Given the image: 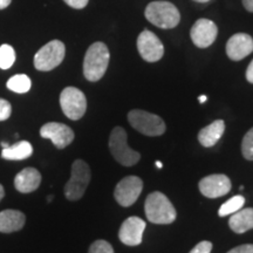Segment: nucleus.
Segmentation results:
<instances>
[{
	"mask_svg": "<svg viewBox=\"0 0 253 253\" xmlns=\"http://www.w3.org/2000/svg\"><path fill=\"white\" fill-rule=\"evenodd\" d=\"M109 49L103 42H94L87 49L84 60V75L88 81L96 82L103 78L109 65Z\"/></svg>",
	"mask_w": 253,
	"mask_h": 253,
	"instance_id": "obj_1",
	"label": "nucleus"
},
{
	"mask_svg": "<svg viewBox=\"0 0 253 253\" xmlns=\"http://www.w3.org/2000/svg\"><path fill=\"white\" fill-rule=\"evenodd\" d=\"M145 216L153 224H171L175 221L177 212L171 202L162 192L155 191L148 196L144 204Z\"/></svg>",
	"mask_w": 253,
	"mask_h": 253,
	"instance_id": "obj_2",
	"label": "nucleus"
},
{
	"mask_svg": "<svg viewBox=\"0 0 253 253\" xmlns=\"http://www.w3.org/2000/svg\"><path fill=\"white\" fill-rule=\"evenodd\" d=\"M144 15L147 20L155 26L170 30L175 28L181 21V14L178 8L169 1H153L145 7Z\"/></svg>",
	"mask_w": 253,
	"mask_h": 253,
	"instance_id": "obj_3",
	"label": "nucleus"
},
{
	"mask_svg": "<svg viewBox=\"0 0 253 253\" xmlns=\"http://www.w3.org/2000/svg\"><path fill=\"white\" fill-rule=\"evenodd\" d=\"M89 166L82 160L74 161L72 166V175L65 185V196L69 201H79L86 192L90 182Z\"/></svg>",
	"mask_w": 253,
	"mask_h": 253,
	"instance_id": "obj_4",
	"label": "nucleus"
},
{
	"mask_svg": "<svg viewBox=\"0 0 253 253\" xmlns=\"http://www.w3.org/2000/svg\"><path fill=\"white\" fill-rule=\"evenodd\" d=\"M109 149L113 157L125 167H132L140 161L141 155L129 148L126 143V132L121 126L113 129L109 137Z\"/></svg>",
	"mask_w": 253,
	"mask_h": 253,
	"instance_id": "obj_5",
	"label": "nucleus"
},
{
	"mask_svg": "<svg viewBox=\"0 0 253 253\" xmlns=\"http://www.w3.org/2000/svg\"><path fill=\"white\" fill-rule=\"evenodd\" d=\"M128 121L132 128L147 136H161L166 131V123L163 120L145 110L135 109L129 112Z\"/></svg>",
	"mask_w": 253,
	"mask_h": 253,
	"instance_id": "obj_6",
	"label": "nucleus"
},
{
	"mask_svg": "<svg viewBox=\"0 0 253 253\" xmlns=\"http://www.w3.org/2000/svg\"><path fill=\"white\" fill-rule=\"evenodd\" d=\"M66 54V47L62 41L52 40L41 47L34 56V67L38 71L49 72L58 67Z\"/></svg>",
	"mask_w": 253,
	"mask_h": 253,
	"instance_id": "obj_7",
	"label": "nucleus"
},
{
	"mask_svg": "<svg viewBox=\"0 0 253 253\" xmlns=\"http://www.w3.org/2000/svg\"><path fill=\"white\" fill-rule=\"evenodd\" d=\"M60 106L69 120L78 121L84 115L87 100L84 94L75 87H66L60 95Z\"/></svg>",
	"mask_w": 253,
	"mask_h": 253,
	"instance_id": "obj_8",
	"label": "nucleus"
},
{
	"mask_svg": "<svg viewBox=\"0 0 253 253\" xmlns=\"http://www.w3.org/2000/svg\"><path fill=\"white\" fill-rule=\"evenodd\" d=\"M143 190V181L137 176H126L121 179L114 190V197L123 208L131 207Z\"/></svg>",
	"mask_w": 253,
	"mask_h": 253,
	"instance_id": "obj_9",
	"label": "nucleus"
},
{
	"mask_svg": "<svg viewBox=\"0 0 253 253\" xmlns=\"http://www.w3.org/2000/svg\"><path fill=\"white\" fill-rule=\"evenodd\" d=\"M137 49L141 58L148 62H156L162 59L164 46L153 32L144 30L137 38Z\"/></svg>",
	"mask_w": 253,
	"mask_h": 253,
	"instance_id": "obj_10",
	"label": "nucleus"
},
{
	"mask_svg": "<svg viewBox=\"0 0 253 253\" xmlns=\"http://www.w3.org/2000/svg\"><path fill=\"white\" fill-rule=\"evenodd\" d=\"M218 36V27L212 20L202 18L198 19L191 27L190 31V37H191L192 42L198 48H208L216 40Z\"/></svg>",
	"mask_w": 253,
	"mask_h": 253,
	"instance_id": "obj_11",
	"label": "nucleus"
},
{
	"mask_svg": "<svg viewBox=\"0 0 253 253\" xmlns=\"http://www.w3.org/2000/svg\"><path fill=\"white\" fill-rule=\"evenodd\" d=\"M41 137L48 138L58 149L68 147L74 140V131L68 126L59 122H48L40 129Z\"/></svg>",
	"mask_w": 253,
	"mask_h": 253,
	"instance_id": "obj_12",
	"label": "nucleus"
},
{
	"mask_svg": "<svg viewBox=\"0 0 253 253\" xmlns=\"http://www.w3.org/2000/svg\"><path fill=\"white\" fill-rule=\"evenodd\" d=\"M199 191L208 198H218L227 195L231 190V181L226 175L214 173L199 181Z\"/></svg>",
	"mask_w": 253,
	"mask_h": 253,
	"instance_id": "obj_13",
	"label": "nucleus"
},
{
	"mask_svg": "<svg viewBox=\"0 0 253 253\" xmlns=\"http://www.w3.org/2000/svg\"><path fill=\"white\" fill-rule=\"evenodd\" d=\"M145 221L140 217H129L122 223L119 231V238L126 246H137L142 243Z\"/></svg>",
	"mask_w": 253,
	"mask_h": 253,
	"instance_id": "obj_14",
	"label": "nucleus"
},
{
	"mask_svg": "<svg viewBox=\"0 0 253 253\" xmlns=\"http://www.w3.org/2000/svg\"><path fill=\"white\" fill-rule=\"evenodd\" d=\"M253 52V39L246 33H237L226 43V54L233 61H240Z\"/></svg>",
	"mask_w": 253,
	"mask_h": 253,
	"instance_id": "obj_15",
	"label": "nucleus"
},
{
	"mask_svg": "<svg viewBox=\"0 0 253 253\" xmlns=\"http://www.w3.org/2000/svg\"><path fill=\"white\" fill-rule=\"evenodd\" d=\"M41 175L34 168H25L15 176L14 186L19 192L30 194L40 186Z\"/></svg>",
	"mask_w": 253,
	"mask_h": 253,
	"instance_id": "obj_16",
	"label": "nucleus"
},
{
	"mask_svg": "<svg viewBox=\"0 0 253 253\" xmlns=\"http://www.w3.org/2000/svg\"><path fill=\"white\" fill-rule=\"evenodd\" d=\"M26 217L21 211L4 210L0 212V232L11 233L21 230L25 225Z\"/></svg>",
	"mask_w": 253,
	"mask_h": 253,
	"instance_id": "obj_17",
	"label": "nucleus"
},
{
	"mask_svg": "<svg viewBox=\"0 0 253 253\" xmlns=\"http://www.w3.org/2000/svg\"><path fill=\"white\" fill-rule=\"evenodd\" d=\"M224 130H225V122L223 120H216L198 132L199 143L205 148L213 147L220 140Z\"/></svg>",
	"mask_w": 253,
	"mask_h": 253,
	"instance_id": "obj_18",
	"label": "nucleus"
},
{
	"mask_svg": "<svg viewBox=\"0 0 253 253\" xmlns=\"http://www.w3.org/2000/svg\"><path fill=\"white\" fill-rule=\"evenodd\" d=\"M231 230L236 233H244L253 229V208L243 209L232 213L229 219Z\"/></svg>",
	"mask_w": 253,
	"mask_h": 253,
	"instance_id": "obj_19",
	"label": "nucleus"
},
{
	"mask_svg": "<svg viewBox=\"0 0 253 253\" xmlns=\"http://www.w3.org/2000/svg\"><path fill=\"white\" fill-rule=\"evenodd\" d=\"M32 154H33V147L30 142L20 141L2 149L1 157L7 161H23L31 157Z\"/></svg>",
	"mask_w": 253,
	"mask_h": 253,
	"instance_id": "obj_20",
	"label": "nucleus"
},
{
	"mask_svg": "<svg viewBox=\"0 0 253 253\" xmlns=\"http://www.w3.org/2000/svg\"><path fill=\"white\" fill-rule=\"evenodd\" d=\"M31 86H32L31 79L25 74L13 75V77L7 81L8 89L18 94L27 93V91L31 89Z\"/></svg>",
	"mask_w": 253,
	"mask_h": 253,
	"instance_id": "obj_21",
	"label": "nucleus"
},
{
	"mask_svg": "<svg viewBox=\"0 0 253 253\" xmlns=\"http://www.w3.org/2000/svg\"><path fill=\"white\" fill-rule=\"evenodd\" d=\"M245 204V198L243 196H235V197L230 198L229 201L225 202L223 205H221L219 211H218V214L220 217H226L229 214H232L237 212V211L240 210Z\"/></svg>",
	"mask_w": 253,
	"mask_h": 253,
	"instance_id": "obj_22",
	"label": "nucleus"
},
{
	"mask_svg": "<svg viewBox=\"0 0 253 253\" xmlns=\"http://www.w3.org/2000/svg\"><path fill=\"white\" fill-rule=\"evenodd\" d=\"M15 61V52L13 47L9 45L0 46V68L8 69L13 66Z\"/></svg>",
	"mask_w": 253,
	"mask_h": 253,
	"instance_id": "obj_23",
	"label": "nucleus"
},
{
	"mask_svg": "<svg viewBox=\"0 0 253 253\" xmlns=\"http://www.w3.org/2000/svg\"><path fill=\"white\" fill-rule=\"evenodd\" d=\"M242 153L245 160L253 161V128L250 129L243 138Z\"/></svg>",
	"mask_w": 253,
	"mask_h": 253,
	"instance_id": "obj_24",
	"label": "nucleus"
},
{
	"mask_svg": "<svg viewBox=\"0 0 253 253\" xmlns=\"http://www.w3.org/2000/svg\"><path fill=\"white\" fill-rule=\"evenodd\" d=\"M88 253H114L113 246L106 240H96L89 248Z\"/></svg>",
	"mask_w": 253,
	"mask_h": 253,
	"instance_id": "obj_25",
	"label": "nucleus"
},
{
	"mask_svg": "<svg viewBox=\"0 0 253 253\" xmlns=\"http://www.w3.org/2000/svg\"><path fill=\"white\" fill-rule=\"evenodd\" d=\"M12 107L8 101L0 99V121H5L11 116Z\"/></svg>",
	"mask_w": 253,
	"mask_h": 253,
	"instance_id": "obj_26",
	"label": "nucleus"
},
{
	"mask_svg": "<svg viewBox=\"0 0 253 253\" xmlns=\"http://www.w3.org/2000/svg\"><path fill=\"white\" fill-rule=\"evenodd\" d=\"M211 250H212V244L208 240H204V242L198 243L189 253H211Z\"/></svg>",
	"mask_w": 253,
	"mask_h": 253,
	"instance_id": "obj_27",
	"label": "nucleus"
},
{
	"mask_svg": "<svg viewBox=\"0 0 253 253\" xmlns=\"http://www.w3.org/2000/svg\"><path fill=\"white\" fill-rule=\"evenodd\" d=\"M63 1H65L66 4H67L68 6H71V7H73V8L81 9V8L86 7L89 0H63Z\"/></svg>",
	"mask_w": 253,
	"mask_h": 253,
	"instance_id": "obj_28",
	"label": "nucleus"
},
{
	"mask_svg": "<svg viewBox=\"0 0 253 253\" xmlns=\"http://www.w3.org/2000/svg\"><path fill=\"white\" fill-rule=\"evenodd\" d=\"M227 253H253V245L245 244V245L237 246V248L230 250Z\"/></svg>",
	"mask_w": 253,
	"mask_h": 253,
	"instance_id": "obj_29",
	"label": "nucleus"
},
{
	"mask_svg": "<svg viewBox=\"0 0 253 253\" xmlns=\"http://www.w3.org/2000/svg\"><path fill=\"white\" fill-rule=\"evenodd\" d=\"M246 80L253 84V60L250 62L248 69H246Z\"/></svg>",
	"mask_w": 253,
	"mask_h": 253,
	"instance_id": "obj_30",
	"label": "nucleus"
},
{
	"mask_svg": "<svg viewBox=\"0 0 253 253\" xmlns=\"http://www.w3.org/2000/svg\"><path fill=\"white\" fill-rule=\"evenodd\" d=\"M243 6H244L246 11L253 13V0H243Z\"/></svg>",
	"mask_w": 253,
	"mask_h": 253,
	"instance_id": "obj_31",
	"label": "nucleus"
},
{
	"mask_svg": "<svg viewBox=\"0 0 253 253\" xmlns=\"http://www.w3.org/2000/svg\"><path fill=\"white\" fill-rule=\"evenodd\" d=\"M12 0H0V9H4L9 6Z\"/></svg>",
	"mask_w": 253,
	"mask_h": 253,
	"instance_id": "obj_32",
	"label": "nucleus"
},
{
	"mask_svg": "<svg viewBox=\"0 0 253 253\" xmlns=\"http://www.w3.org/2000/svg\"><path fill=\"white\" fill-rule=\"evenodd\" d=\"M5 196V190H4V186L0 184V201H1L2 198H4Z\"/></svg>",
	"mask_w": 253,
	"mask_h": 253,
	"instance_id": "obj_33",
	"label": "nucleus"
},
{
	"mask_svg": "<svg viewBox=\"0 0 253 253\" xmlns=\"http://www.w3.org/2000/svg\"><path fill=\"white\" fill-rule=\"evenodd\" d=\"M207 100H208L207 95H201V96L198 97V101H199V102H201V103H204Z\"/></svg>",
	"mask_w": 253,
	"mask_h": 253,
	"instance_id": "obj_34",
	"label": "nucleus"
},
{
	"mask_svg": "<svg viewBox=\"0 0 253 253\" xmlns=\"http://www.w3.org/2000/svg\"><path fill=\"white\" fill-rule=\"evenodd\" d=\"M155 164H156V167L158 168V169H162V168H163V164H162V162H161V161H156Z\"/></svg>",
	"mask_w": 253,
	"mask_h": 253,
	"instance_id": "obj_35",
	"label": "nucleus"
},
{
	"mask_svg": "<svg viewBox=\"0 0 253 253\" xmlns=\"http://www.w3.org/2000/svg\"><path fill=\"white\" fill-rule=\"evenodd\" d=\"M196 2H202V4H204V2H209L210 0H194Z\"/></svg>",
	"mask_w": 253,
	"mask_h": 253,
	"instance_id": "obj_36",
	"label": "nucleus"
},
{
	"mask_svg": "<svg viewBox=\"0 0 253 253\" xmlns=\"http://www.w3.org/2000/svg\"><path fill=\"white\" fill-rule=\"evenodd\" d=\"M9 144H7L6 143V142H1V147H2V149H5V148H7Z\"/></svg>",
	"mask_w": 253,
	"mask_h": 253,
	"instance_id": "obj_37",
	"label": "nucleus"
},
{
	"mask_svg": "<svg viewBox=\"0 0 253 253\" xmlns=\"http://www.w3.org/2000/svg\"><path fill=\"white\" fill-rule=\"evenodd\" d=\"M52 199H53V196H48V197H47V202L50 203V202H52Z\"/></svg>",
	"mask_w": 253,
	"mask_h": 253,
	"instance_id": "obj_38",
	"label": "nucleus"
}]
</instances>
